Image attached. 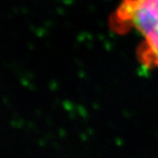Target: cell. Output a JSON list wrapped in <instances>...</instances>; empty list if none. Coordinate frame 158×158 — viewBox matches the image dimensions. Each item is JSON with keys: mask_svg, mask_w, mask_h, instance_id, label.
Wrapping results in <instances>:
<instances>
[{"mask_svg": "<svg viewBox=\"0 0 158 158\" xmlns=\"http://www.w3.org/2000/svg\"><path fill=\"white\" fill-rule=\"evenodd\" d=\"M110 24L115 31H138L144 40L143 60L158 67V0H122Z\"/></svg>", "mask_w": 158, "mask_h": 158, "instance_id": "cell-1", "label": "cell"}]
</instances>
